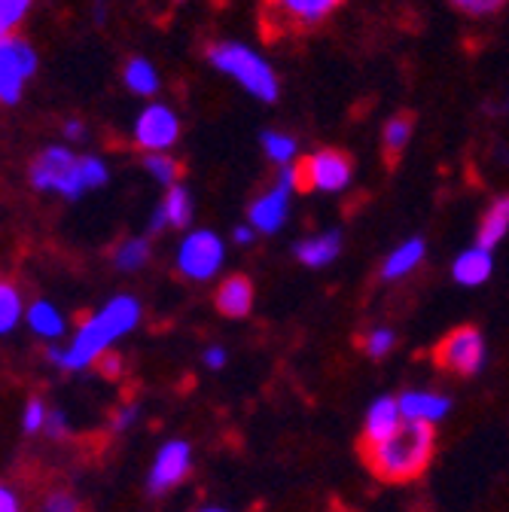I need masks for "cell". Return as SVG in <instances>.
Wrapping results in <instances>:
<instances>
[{"label":"cell","mask_w":509,"mask_h":512,"mask_svg":"<svg viewBox=\"0 0 509 512\" xmlns=\"http://www.w3.org/2000/svg\"><path fill=\"white\" fill-rule=\"evenodd\" d=\"M202 512H229V509H220V506H208V509H202Z\"/></svg>","instance_id":"obj_40"},{"label":"cell","mask_w":509,"mask_h":512,"mask_svg":"<svg viewBox=\"0 0 509 512\" xmlns=\"http://www.w3.org/2000/svg\"><path fill=\"white\" fill-rule=\"evenodd\" d=\"M345 0H263V37L281 40L324 25Z\"/></svg>","instance_id":"obj_4"},{"label":"cell","mask_w":509,"mask_h":512,"mask_svg":"<svg viewBox=\"0 0 509 512\" xmlns=\"http://www.w3.org/2000/svg\"><path fill=\"white\" fill-rule=\"evenodd\" d=\"M177 135H180V122L174 110H168L165 104H150L135 122V141L150 153H165L168 147H174Z\"/></svg>","instance_id":"obj_12"},{"label":"cell","mask_w":509,"mask_h":512,"mask_svg":"<svg viewBox=\"0 0 509 512\" xmlns=\"http://www.w3.org/2000/svg\"><path fill=\"white\" fill-rule=\"evenodd\" d=\"M147 260H150V244H147V238H129V241H122L116 247V253H113V263L122 272H135Z\"/></svg>","instance_id":"obj_25"},{"label":"cell","mask_w":509,"mask_h":512,"mask_svg":"<svg viewBox=\"0 0 509 512\" xmlns=\"http://www.w3.org/2000/svg\"><path fill=\"white\" fill-rule=\"evenodd\" d=\"M296 189H321V192H339L351 183V159L339 150H321L299 162L296 168Z\"/></svg>","instance_id":"obj_9"},{"label":"cell","mask_w":509,"mask_h":512,"mask_svg":"<svg viewBox=\"0 0 509 512\" xmlns=\"http://www.w3.org/2000/svg\"><path fill=\"white\" fill-rule=\"evenodd\" d=\"M189 220H193V202H189V192L174 183V186H168V196L162 199V205L153 214L150 232L156 235L165 226H186Z\"/></svg>","instance_id":"obj_16"},{"label":"cell","mask_w":509,"mask_h":512,"mask_svg":"<svg viewBox=\"0 0 509 512\" xmlns=\"http://www.w3.org/2000/svg\"><path fill=\"white\" fill-rule=\"evenodd\" d=\"M43 512H80V500L68 491H55L46 497Z\"/></svg>","instance_id":"obj_33"},{"label":"cell","mask_w":509,"mask_h":512,"mask_svg":"<svg viewBox=\"0 0 509 512\" xmlns=\"http://www.w3.org/2000/svg\"><path fill=\"white\" fill-rule=\"evenodd\" d=\"M122 77H125V86H129L135 95H144V98L156 95V89H159V74L147 58H132L129 64H125Z\"/></svg>","instance_id":"obj_22"},{"label":"cell","mask_w":509,"mask_h":512,"mask_svg":"<svg viewBox=\"0 0 509 512\" xmlns=\"http://www.w3.org/2000/svg\"><path fill=\"white\" fill-rule=\"evenodd\" d=\"M214 305L220 314L226 317H247L250 308H253V284L244 278V275H232L220 284L217 296H214Z\"/></svg>","instance_id":"obj_17"},{"label":"cell","mask_w":509,"mask_h":512,"mask_svg":"<svg viewBox=\"0 0 509 512\" xmlns=\"http://www.w3.org/2000/svg\"><path fill=\"white\" fill-rule=\"evenodd\" d=\"M202 360H205V366H208V369H223V366H226V351H223L220 345H214V348H205Z\"/></svg>","instance_id":"obj_37"},{"label":"cell","mask_w":509,"mask_h":512,"mask_svg":"<svg viewBox=\"0 0 509 512\" xmlns=\"http://www.w3.org/2000/svg\"><path fill=\"white\" fill-rule=\"evenodd\" d=\"M226 260V244L211 229L189 232L177 247V269L189 281H211Z\"/></svg>","instance_id":"obj_6"},{"label":"cell","mask_w":509,"mask_h":512,"mask_svg":"<svg viewBox=\"0 0 509 512\" xmlns=\"http://www.w3.org/2000/svg\"><path fill=\"white\" fill-rule=\"evenodd\" d=\"M49 436H55V439H61V436H68L71 433V424H68V415L61 412V409H49V415H46V427H43Z\"/></svg>","instance_id":"obj_34"},{"label":"cell","mask_w":509,"mask_h":512,"mask_svg":"<svg viewBox=\"0 0 509 512\" xmlns=\"http://www.w3.org/2000/svg\"><path fill=\"white\" fill-rule=\"evenodd\" d=\"M506 232H509V196H506V199H497V202L488 208V214H485V220H482V226H479V235H476V247L494 250V247L503 241Z\"/></svg>","instance_id":"obj_21"},{"label":"cell","mask_w":509,"mask_h":512,"mask_svg":"<svg viewBox=\"0 0 509 512\" xmlns=\"http://www.w3.org/2000/svg\"><path fill=\"white\" fill-rule=\"evenodd\" d=\"M65 132H68V138H77V141H83V135H86V132H83V122H80V119H71Z\"/></svg>","instance_id":"obj_39"},{"label":"cell","mask_w":509,"mask_h":512,"mask_svg":"<svg viewBox=\"0 0 509 512\" xmlns=\"http://www.w3.org/2000/svg\"><path fill=\"white\" fill-rule=\"evenodd\" d=\"M25 320H28L31 333H34V336H40V339H46V342L61 339V336H65V330H68L65 314H61V311H58L52 302H46V299L31 302V305H28V311H25Z\"/></svg>","instance_id":"obj_18"},{"label":"cell","mask_w":509,"mask_h":512,"mask_svg":"<svg viewBox=\"0 0 509 512\" xmlns=\"http://www.w3.org/2000/svg\"><path fill=\"white\" fill-rule=\"evenodd\" d=\"M342 250V235L339 232H321L311 235L296 244V260L308 269H324L330 266Z\"/></svg>","instance_id":"obj_15"},{"label":"cell","mask_w":509,"mask_h":512,"mask_svg":"<svg viewBox=\"0 0 509 512\" xmlns=\"http://www.w3.org/2000/svg\"><path fill=\"white\" fill-rule=\"evenodd\" d=\"M491 269H494V260H491V250H482V247H470L464 250L458 260H455V281L464 284V287H479L491 278Z\"/></svg>","instance_id":"obj_19"},{"label":"cell","mask_w":509,"mask_h":512,"mask_svg":"<svg viewBox=\"0 0 509 512\" xmlns=\"http://www.w3.org/2000/svg\"><path fill=\"white\" fill-rule=\"evenodd\" d=\"M135 418H138V406H125V409H119L116 415H113V430L119 433V430H129L132 424H135Z\"/></svg>","instance_id":"obj_36"},{"label":"cell","mask_w":509,"mask_h":512,"mask_svg":"<svg viewBox=\"0 0 509 512\" xmlns=\"http://www.w3.org/2000/svg\"><path fill=\"white\" fill-rule=\"evenodd\" d=\"M394 330H388V327H378V330H372L369 336H366V354L372 357V360H381V357H388L391 354V348H394Z\"/></svg>","instance_id":"obj_30"},{"label":"cell","mask_w":509,"mask_h":512,"mask_svg":"<svg viewBox=\"0 0 509 512\" xmlns=\"http://www.w3.org/2000/svg\"><path fill=\"white\" fill-rule=\"evenodd\" d=\"M397 409L403 421L436 424L452 412V400L442 394H430V391H406L403 397H397Z\"/></svg>","instance_id":"obj_14"},{"label":"cell","mask_w":509,"mask_h":512,"mask_svg":"<svg viewBox=\"0 0 509 512\" xmlns=\"http://www.w3.org/2000/svg\"><path fill=\"white\" fill-rule=\"evenodd\" d=\"M147 171H150L159 183L174 186V183H177V171H180V165H177L171 156H165V153H150V156H147Z\"/></svg>","instance_id":"obj_28"},{"label":"cell","mask_w":509,"mask_h":512,"mask_svg":"<svg viewBox=\"0 0 509 512\" xmlns=\"http://www.w3.org/2000/svg\"><path fill=\"white\" fill-rule=\"evenodd\" d=\"M34 0H0V37H10Z\"/></svg>","instance_id":"obj_26"},{"label":"cell","mask_w":509,"mask_h":512,"mask_svg":"<svg viewBox=\"0 0 509 512\" xmlns=\"http://www.w3.org/2000/svg\"><path fill=\"white\" fill-rule=\"evenodd\" d=\"M31 183L37 189L61 192L65 199H80L86 192V183L80 174V156H74L68 147L43 150L31 165Z\"/></svg>","instance_id":"obj_5"},{"label":"cell","mask_w":509,"mask_h":512,"mask_svg":"<svg viewBox=\"0 0 509 512\" xmlns=\"http://www.w3.org/2000/svg\"><path fill=\"white\" fill-rule=\"evenodd\" d=\"M263 147H266V156L278 165H287L296 156V141L290 135H281V132H266Z\"/></svg>","instance_id":"obj_27"},{"label":"cell","mask_w":509,"mask_h":512,"mask_svg":"<svg viewBox=\"0 0 509 512\" xmlns=\"http://www.w3.org/2000/svg\"><path fill=\"white\" fill-rule=\"evenodd\" d=\"M409 138H412V116H409V113L391 116L388 125H385V135H381V141H385V156H388V162H397V159H400V153L406 150Z\"/></svg>","instance_id":"obj_24"},{"label":"cell","mask_w":509,"mask_h":512,"mask_svg":"<svg viewBox=\"0 0 509 512\" xmlns=\"http://www.w3.org/2000/svg\"><path fill=\"white\" fill-rule=\"evenodd\" d=\"M208 58H211V64L220 74L232 77L253 98H260V101H275L278 98L275 71L253 49H247L241 43H214Z\"/></svg>","instance_id":"obj_3"},{"label":"cell","mask_w":509,"mask_h":512,"mask_svg":"<svg viewBox=\"0 0 509 512\" xmlns=\"http://www.w3.org/2000/svg\"><path fill=\"white\" fill-rule=\"evenodd\" d=\"M296 189V171L293 168H284L278 183L260 196L257 202L250 205L247 211V226H253V232H263V235H272L284 226L287 220V205H290V196Z\"/></svg>","instance_id":"obj_11"},{"label":"cell","mask_w":509,"mask_h":512,"mask_svg":"<svg viewBox=\"0 0 509 512\" xmlns=\"http://www.w3.org/2000/svg\"><path fill=\"white\" fill-rule=\"evenodd\" d=\"M503 4H506V0H452V7L467 13V16H491Z\"/></svg>","instance_id":"obj_32"},{"label":"cell","mask_w":509,"mask_h":512,"mask_svg":"<svg viewBox=\"0 0 509 512\" xmlns=\"http://www.w3.org/2000/svg\"><path fill=\"white\" fill-rule=\"evenodd\" d=\"M424 253H427L424 238H409V241H403V244L388 256V260H385V266H381V278H385V281H400V278H406L409 272L418 269V263L424 260Z\"/></svg>","instance_id":"obj_20"},{"label":"cell","mask_w":509,"mask_h":512,"mask_svg":"<svg viewBox=\"0 0 509 512\" xmlns=\"http://www.w3.org/2000/svg\"><path fill=\"white\" fill-rule=\"evenodd\" d=\"M80 174H83L86 189H98L107 183V165L95 156H80Z\"/></svg>","instance_id":"obj_31"},{"label":"cell","mask_w":509,"mask_h":512,"mask_svg":"<svg viewBox=\"0 0 509 512\" xmlns=\"http://www.w3.org/2000/svg\"><path fill=\"white\" fill-rule=\"evenodd\" d=\"M0 512H22L19 494L10 485H4V482H0Z\"/></svg>","instance_id":"obj_35"},{"label":"cell","mask_w":509,"mask_h":512,"mask_svg":"<svg viewBox=\"0 0 509 512\" xmlns=\"http://www.w3.org/2000/svg\"><path fill=\"white\" fill-rule=\"evenodd\" d=\"M232 238H235V244H250L253 241V226H238L232 232Z\"/></svg>","instance_id":"obj_38"},{"label":"cell","mask_w":509,"mask_h":512,"mask_svg":"<svg viewBox=\"0 0 509 512\" xmlns=\"http://www.w3.org/2000/svg\"><path fill=\"white\" fill-rule=\"evenodd\" d=\"M403 424V415L397 409V400L394 397H378L369 409H366V421H363V445L360 448H369V445H378L385 442L397 433V427Z\"/></svg>","instance_id":"obj_13"},{"label":"cell","mask_w":509,"mask_h":512,"mask_svg":"<svg viewBox=\"0 0 509 512\" xmlns=\"http://www.w3.org/2000/svg\"><path fill=\"white\" fill-rule=\"evenodd\" d=\"M46 415H49L46 403L40 397H31L25 403V409H22V430L25 433H40L46 427Z\"/></svg>","instance_id":"obj_29"},{"label":"cell","mask_w":509,"mask_h":512,"mask_svg":"<svg viewBox=\"0 0 509 512\" xmlns=\"http://www.w3.org/2000/svg\"><path fill=\"white\" fill-rule=\"evenodd\" d=\"M189 470H193V445L186 439H171L153 458V467L147 473V491L165 494V491L177 488L189 476Z\"/></svg>","instance_id":"obj_10"},{"label":"cell","mask_w":509,"mask_h":512,"mask_svg":"<svg viewBox=\"0 0 509 512\" xmlns=\"http://www.w3.org/2000/svg\"><path fill=\"white\" fill-rule=\"evenodd\" d=\"M25 317V305H22V293L10 284L0 281V336H10Z\"/></svg>","instance_id":"obj_23"},{"label":"cell","mask_w":509,"mask_h":512,"mask_svg":"<svg viewBox=\"0 0 509 512\" xmlns=\"http://www.w3.org/2000/svg\"><path fill=\"white\" fill-rule=\"evenodd\" d=\"M37 71V52L19 37H0V104H16Z\"/></svg>","instance_id":"obj_8"},{"label":"cell","mask_w":509,"mask_h":512,"mask_svg":"<svg viewBox=\"0 0 509 512\" xmlns=\"http://www.w3.org/2000/svg\"><path fill=\"white\" fill-rule=\"evenodd\" d=\"M433 448H436L433 424L403 421L391 439L363 448V458L381 482L403 485V482L418 479L427 470Z\"/></svg>","instance_id":"obj_2"},{"label":"cell","mask_w":509,"mask_h":512,"mask_svg":"<svg viewBox=\"0 0 509 512\" xmlns=\"http://www.w3.org/2000/svg\"><path fill=\"white\" fill-rule=\"evenodd\" d=\"M433 360L445 372L470 378L485 363V339H482V333L476 327H458L436 345Z\"/></svg>","instance_id":"obj_7"},{"label":"cell","mask_w":509,"mask_h":512,"mask_svg":"<svg viewBox=\"0 0 509 512\" xmlns=\"http://www.w3.org/2000/svg\"><path fill=\"white\" fill-rule=\"evenodd\" d=\"M138 324H141V302L129 293H119V296L107 299L86 320V324L74 333V342H68V348L49 345L46 357L61 369H86L95 360H101L116 339L129 336Z\"/></svg>","instance_id":"obj_1"}]
</instances>
